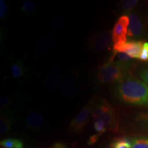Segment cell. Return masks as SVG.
Segmentation results:
<instances>
[{
  "label": "cell",
  "instance_id": "cell-9",
  "mask_svg": "<svg viewBox=\"0 0 148 148\" xmlns=\"http://www.w3.org/2000/svg\"><path fill=\"white\" fill-rule=\"evenodd\" d=\"M144 42L145 41L142 40H132L127 41L123 45L112 47V48L113 51L116 52L125 53L133 59H138L143 49Z\"/></svg>",
  "mask_w": 148,
  "mask_h": 148
},
{
  "label": "cell",
  "instance_id": "cell-19",
  "mask_svg": "<svg viewBox=\"0 0 148 148\" xmlns=\"http://www.w3.org/2000/svg\"><path fill=\"white\" fill-rule=\"evenodd\" d=\"M21 11L23 14L27 15H30L36 10V5L30 0H25L21 7Z\"/></svg>",
  "mask_w": 148,
  "mask_h": 148
},
{
  "label": "cell",
  "instance_id": "cell-6",
  "mask_svg": "<svg viewBox=\"0 0 148 148\" xmlns=\"http://www.w3.org/2000/svg\"><path fill=\"white\" fill-rule=\"evenodd\" d=\"M79 88V75L72 71L64 75L60 84V92L64 97H72L78 92Z\"/></svg>",
  "mask_w": 148,
  "mask_h": 148
},
{
  "label": "cell",
  "instance_id": "cell-4",
  "mask_svg": "<svg viewBox=\"0 0 148 148\" xmlns=\"http://www.w3.org/2000/svg\"><path fill=\"white\" fill-rule=\"evenodd\" d=\"M93 100H90L84 105L78 114L70 122L69 130L70 132L78 134L84 130V127L89 121L90 116L92 114Z\"/></svg>",
  "mask_w": 148,
  "mask_h": 148
},
{
  "label": "cell",
  "instance_id": "cell-1",
  "mask_svg": "<svg viewBox=\"0 0 148 148\" xmlns=\"http://www.w3.org/2000/svg\"><path fill=\"white\" fill-rule=\"evenodd\" d=\"M113 92L120 103L130 106L148 107V85L131 75L116 83Z\"/></svg>",
  "mask_w": 148,
  "mask_h": 148
},
{
  "label": "cell",
  "instance_id": "cell-20",
  "mask_svg": "<svg viewBox=\"0 0 148 148\" xmlns=\"http://www.w3.org/2000/svg\"><path fill=\"white\" fill-rule=\"evenodd\" d=\"M138 74L141 80L148 85V64L143 66L139 70Z\"/></svg>",
  "mask_w": 148,
  "mask_h": 148
},
{
  "label": "cell",
  "instance_id": "cell-7",
  "mask_svg": "<svg viewBox=\"0 0 148 148\" xmlns=\"http://www.w3.org/2000/svg\"><path fill=\"white\" fill-rule=\"evenodd\" d=\"M112 42V32L105 30L92 36L90 39L89 45L95 52L100 53L110 49Z\"/></svg>",
  "mask_w": 148,
  "mask_h": 148
},
{
  "label": "cell",
  "instance_id": "cell-23",
  "mask_svg": "<svg viewBox=\"0 0 148 148\" xmlns=\"http://www.w3.org/2000/svg\"><path fill=\"white\" fill-rule=\"evenodd\" d=\"M7 5L4 0L0 1V18L2 19L5 17L7 12Z\"/></svg>",
  "mask_w": 148,
  "mask_h": 148
},
{
  "label": "cell",
  "instance_id": "cell-22",
  "mask_svg": "<svg viewBox=\"0 0 148 148\" xmlns=\"http://www.w3.org/2000/svg\"><path fill=\"white\" fill-rule=\"evenodd\" d=\"M11 99L7 95H1L0 97V107L1 108H8L11 104Z\"/></svg>",
  "mask_w": 148,
  "mask_h": 148
},
{
  "label": "cell",
  "instance_id": "cell-14",
  "mask_svg": "<svg viewBox=\"0 0 148 148\" xmlns=\"http://www.w3.org/2000/svg\"><path fill=\"white\" fill-rule=\"evenodd\" d=\"M110 148H132L131 140L126 137L115 138L111 141Z\"/></svg>",
  "mask_w": 148,
  "mask_h": 148
},
{
  "label": "cell",
  "instance_id": "cell-5",
  "mask_svg": "<svg viewBox=\"0 0 148 148\" xmlns=\"http://www.w3.org/2000/svg\"><path fill=\"white\" fill-rule=\"evenodd\" d=\"M129 23L128 16L125 14L121 15L116 21L112 31V41H113L112 47L123 45L127 42Z\"/></svg>",
  "mask_w": 148,
  "mask_h": 148
},
{
  "label": "cell",
  "instance_id": "cell-25",
  "mask_svg": "<svg viewBox=\"0 0 148 148\" xmlns=\"http://www.w3.org/2000/svg\"><path fill=\"white\" fill-rule=\"evenodd\" d=\"M138 119L148 128V112L147 113H141L139 115Z\"/></svg>",
  "mask_w": 148,
  "mask_h": 148
},
{
  "label": "cell",
  "instance_id": "cell-17",
  "mask_svg": "<svg viewBox=\"0 0 148 148\" xmlns=\"http://www.w3.org/2000/svg\"><path fill=\"white\" fill-rule=\"evenodd\" d=\"M138 2L137 0H123L120 1V5L123 13L125 14V15L130 14L132 9L136 6Z\"/></svg>",
  "mask_w": 148,
  "mask_h": 148
},
{
  "label": "cell",
  "instance_id": "cell-13",
  "mask_svg": "<svg viewBox=\"0 0 148 148\" xmlns=\"http://www.w3.org/2000/svg\"><path fill=\"white\" fill-rule=\"evenodd\" d=\"M13 119L9 114H1L0 116V134L4 135L8 133L12 127Z\"/></svg>",
  "mask_w": 148,
  "mask_h": 148
},
{
  "label": "cell",
  "instance_id": "cell-8",
  "mask_svg": "<svg viewBox=\"0 0 148 148\" xmlns=\"http://www.w3.org/2000/svg\"><path fill=\"white\" fill-rule=\"evenodd\" d=\"M127 16L130 21L127 29V37L132 39V40H138L145 33L143 24L136 12H132Z\"/></svg>",
  "mask_w": 148,
  "mask_h": 148
},
{
  "label": "cell",
  "instance_id": "cell-11",
  "mask_svg": "<svg viewBox=\"0 0 148 148\" xmlns=\"http://www.w3.org/2000/svg\"><path fill=\"white\" fill-rule=\"evenodd\" d=\"M25 124L31 129H39L45 123V119L38 112H32L27 114L25 120Z\"/></svg>",
  "mask_w": 148,
  "mask_h": 148
},
{
  "label": "cell",
  "instance_id": "cell-3",
  "mask_svg": "<svg viewBox=\"0 0 148 148\" xmlns=\"http://www.w3.org/2000/svg\"><path fill=\"white\" fill-rule=\"evenodd\" d=\"M130 68L110 58L98 66L97 79L101 84H116L129 75Z\"/></svg>",
  "mask_w": 148,
  "mask_h": 148
},
{
  "label": "cell",
  "instance_id": "cell-26",
  "mask_svg": "<svg viewBox=\"0 0 148 148\" xmlns=\"http://www.w3.org/2000/svg\"><path fill=\"white\" fill-rule=\"evenodd\" d=\"M52 148H69L68 146L66 145L64 143H62V142H57L54 145H53Z\"/></svg>",
  "mask_w": 148,
  "mask_h": 148
},
{
  "label": "cell",
  "instance_id": "cell-24",
  "mask_svg": "<svg viewBox=\"0 0 148 148\" xmlns=\"http://www.w3.org/2000/svg\"><path fill=\"white\" fill-rule=\"evenodd\" d=\"M100 136L101 135H99V134H95L92 135V136H90L88 140V142H87L88 145H93V144H95L96 142H97V140H99V138Z\"/></svg>",
  "mask_w": 148,
  "mask_h": 148
},
{
  "label": "cell",
  "instance_id": "cell-15",
  "mask_svg": "<svg viewBox=\"0 0 148 148\" xmlns=\"http://www.w3.org/2000/svg\"><path fill=\"white\" fill-rule=\"evenodd\" d=\"M52 40L49 37H45L42 38L41 40L39 42L38 45V53L40 55L46 54L48 51H50L52 47Z\"/></svg>",
  "mask_w": 148,
  "mask_h": 148
},
{
  "label": "cell",
  "instance_id": "cell-18",
  "mask_svg": "<svg viewBox=\"0 0 148 148\" xmlns=\"http://www.w3.org/2000/svg\"><path fill=\"white\" fill-rule=\"evenodd\" d=\"M132 148H148V137L135 136L131 139Z\"/></svg>",
  "mask_w": 148,
  "mask_h": 148
},
{
  "label": "cell",
  "instance_id": "cell-12",
  "mask_svg": "<svg viewBox=\"0 0 148 148\" xmlns=\"http://www.w3.org/2000/svg\"><path fill=\"white\" fill-rule=\"evenodd\" d=\"M26 69L20 60H14L10 65V75L14 79L24 77L26 75Z\"/></svg>",
  "mask_w": 148,
  "mask_h": 148
},
{
  "label": "cell",
  "instance_id": "cell-21",
  "mask_svg": "<svg viewBox=\"0 0 148 148\" xmlns=\"http://www.w3.org/2000/svg\"><path fill=\"white\" fill-rule=\"evenodd\" d=\"M138 60L142 62H148V42L145 41L143 43V49Z\"/></svg>",
  "mask_w": 148,
  "mask_h": 148
},
{
  "label": "cell",
  "instance_id": "cell-2",
  "mask_svg": "<svg viewBox=\"0 0 148 148\" xmlns=\"http://www.w3.org/2000/svg\"><path fill=\"white\" fill-rule=\"evenodd\" d=\"M91 117L93 121L102 122L107 131L117 132L119 130V113L116 109L103 97H99L93 100Z\"/></svg>",
  "mask_w": 148,
  "mask_h": 148
},
{
  "label": "cell",
  "instance_id": "cell-10",
  "mask_svg": "<svg viewBox=\"0 0 148 148\" xmlns=\"http://www.w3.org/2000/svg\"><path fill=\"white\" fill-rule=\"evenodd\" d=\"M64 74L62 70L58 67H53L48 71L45 77V84L49 90H55L60 86Z\"/></svg>",
  "mask_w": 148,
  "mask_h": 148
},
{
  "label": "cell",
  "instance_id": "cell-16",
  "mask_svg": "<svg viewBox=\"0 0 148 148\" xmlns=\"http://www.w3.org/2000/svg\"><path fill=\"white\" fill-rule=\"evenodd\" d=\"M1 147L3 148H24L23 142L16 138H6L0 143Z\"/></svg>",
  "mask_w": 148,
  "mask_h": 148
},
{
  "label": "cell",
  "instance_id": "cell-27",
  "mask_svg": "<svg viewBox=\"0 0 148 148\" xmlns=\"http://www.w3.org/2000/svg\"><path fill=\"white\" fill-rule=\"evenodd\" d=\"M1 148H3V147H1Z\"/></svg>",
  "mask_w": 148,
  "mask_h": 148
}]
</instances>
